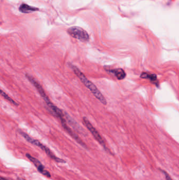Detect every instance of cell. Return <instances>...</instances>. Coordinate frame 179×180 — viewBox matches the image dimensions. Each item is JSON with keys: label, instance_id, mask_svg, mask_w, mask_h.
Masks as SVG:
<instances>
[{"label": "cell", "instance_id": "8", "mask_svg": "<svg viewBox=\"0 0 179 180\" xmlns=\"http://www.w3.org/2000/svg\"><path fill=\"white\" fill-rule=\"evenodd\" d=\"M19 10L22 13H29L34 12V11H38L39 9H37V7L28 6L26 4H23L20 6Z\"/></svg>", "mask_w": 179, "mask_h": 180}, {"label": "cell", "instance_id": "6", "mask_svg": "<svg viewBox=\"0 0 179 180\" xmlns=\"http://www.w3.org/2000/svg\"><path fill=\"white\" fill-rule=\"evenodd\" d=\"M26 156L29 159L31 162L34 164V165L35 166V167H36L37 169L39 171L40 173L44 175L48 178H51V173H49L48 171L45 169L44 166L41 163V162L38 159H37L34 157L32 156L31 155H29V153H27L26 155Z\"/></svg>", "mask_w": 179, "mask_h": 180}, {"label": "cell", "instance_id": "4", "mask_svg": "<svg viewBox=\"0 0 179 180\" xmlns=\"http://www.w3.org/2000/svg\"><path fill=\"white\" fill-rule=\"evenodd\" d=\"M70 35L75 39H78L82 42H87L89 40L90 37L87 32L82 28L74 26L68 29Z\"/></svg>", "mask_w": 179, "mask_h": 180}, {"label": "cell", "instance_id": "9", "mask_svg": "<svg viewBox=\"0 0 179 180\" xmlns=\"http://www.w3.org/2000/svg\"><path fill=\"white\" fill-rule=\"evenodd\" d=\"M140 77L143 79L150 80L151 81H155L157 80V76L154 74L148 73L146 72H143L140 75Z\"/></svg>", "mask_w": 179, "mask_h": 180}, {"label": "cell", "instance_id": "7", "mask_svg": "<svg viewBox=\"0 0 179 180\" xmlns=\"http://www.w3.org/2000/svg\"><path fill=\"white\" fill-rule=\"evenodd\" d=\"M108 72L112 73L115 75L117 79L119 80L124 79L126 76V72L122 68H116V69H112V70H107Z\"/></svg>", "mask_w": 179, "mask_h": 180}, {"label": "cell", "instance_id": "3", "mask_svg": "<svg viewBox=\"0 0 179 180\" xmlns=\"http://www.w3.org/2000/svg\"><path fill=\"white\" fill-rule=\"evenodd\" d=\"M19 133L22 135L23 138L25 139L27 141L29 142L30 143L32 144L33 145L37 146L40 147V149H42L43 151H44L45 152L46 154L49 156L50 158H51L52 160L55 161V162H58V163H65L66 161L62 158H59L57 157L52 152L51 150L48 148V147H46L45 145L41 143L38 140H35L34 139L31 138L29 136L28 134H26L25 132H24L23 131L21 130L18 131Z\"/></svg>", "mask_w": 179, "mask_h": 180}, {"label": "cell", "instance_id": "12", "mask_svg": "<svg viewBox=\"0 0 179 180\" xmlns=\"http://www.w3.org/2000/svg\"><path fill=\"white\" fill-rule=\"evenodd\" d=\"M0 180H8L6 179V178H4L3 177H1V178H0Z\"/></svg>", "mask_w": 179, "mask_h": 180}, {"label": "cell", "instance_id": "1", "mask_svg": "<svg viewBox=\"0 0 179 180\" xmlns=\"http://www.w3.org/2000/svg\"><path fill=\"white\" fill-rule=\"evenodd\" d=\"M70 68L73 70L75 74L79 77V79L81 80L82 83L86 86L89 90L91 91V93L93 94V96L101 102V103L104 105L107 104V101L105 98L104 96L101 93L99 90L98 89L97 87L95 86V85L93 83H92L91 81L87 79L84 74L81 72L77 66L74 65L72 64L69 65Z\"/></svg>", "mask_w": 179, "mask_h": 180}, {"label": "cell", "instance_id": "5", "mask_svg": "<svg viewBox=\"0 0 179 180\" xmlns=\"http://www.w3.org/2000/svg\"><path fill=\"white\" fill-rule=\"evenodd\" d=\"M82 121L86 127L88 129V130L90 131L92 135H93L96 140L102 146V147L106 150L107 147H106V144H105L104 140L102 139L100 134L96 130V129H95L93 125L91 124V123L90 122L88 119L86 117H83Z\"/></svg>", "mask_w": 179, "mask_h": 180}, {"label": "cell", "instance_id": "2", "mask_svg": "<svg viewBox=\"0 0 179 180\" xmlns=\"http://www.w3.org/2000/svg\"><path fill=\"white\" fill-rule=\"evenodd\" d=\"M25 76L28 79V80L35 87V88H36L37 91L42 97L43 99L44 100V101L46 103V104L48 105L49 108L51 109V111L54 114V115H55L56 116L60 115L62 113V111L51 103V101H50L49 98L46 95V94L45 93V92L42 87V85L33 76H30L29 74H26Z\"/></svg>", "mask_w": 179, "mask_h": 180}, {"label": "cell", "instance_id": "10", "mask_svg": "<svg viewBox=\"0 0 179 180\" xmlns=\"http://www.w3.org/2000/svg\"><path fill=\"white\" fill-rule=\"evenodd\" d=\"M1 96H3L5 99L7 101H9V102H10L11 104H12L14 105L15 106H18V103H17V102H16L14 100L12 99L11 97H10L9 96H8L7 94L6 93V92H4L2 90H1Z\"/></svg>", "mask_w": 179, "mask_h": 180}, {"label": "cell", "instance_id": "11", "mask_svg": "<svg viewBox=\"0 0 179 180\" xmlns=\"http://www.w3.org/2000/svg\"><path fill=\"white\" fill-rule=\"evenodd\" d=\"M161 171L162 172L163 174L165 175V178H166V180H173L172 178L170 177V175L166 171H165V170H161Z\"/></svg>", "mask_w": 179, "mask_h": 180}, {"label": "cell", "instance_id": "13", "mask_svg": "<svg viewBox=\"0 0 179 180\" xmlns=\"http://www.w3.org/2000/svg\"><path fill=\"white\" fill-rule=\"evenodd\" d=\"M18 180H25V179H24V178H18Z\"/></svg>", "mask_w": 179, "mask_h": 180}]
</instances>
